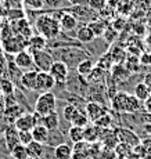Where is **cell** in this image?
Wrapping results in <instances>:
<instances>
[{"instance_id": "cell-1", "label": "cell", "mask_w": 151, "mask_h": 159, "mask_svg": "<svg viewBox=\"0 0 151 159\" xmlns=\"http://www.w3.org/2000/svg\"><path fill=\"white\" fill-rule=\"evenodd\" d=\"M35 26H36V30L39 32V35L45 36L47 40H55V38H58L61 33L58 18L51 17V15H47V14L38 17Z\"/></svg>"}, {"instance_id": "cell-2", "label": "cell", "mask_w": 151, "mask_h": 159, "mask_svg": "<svg viewBox=\"0 0 151 159\" xmlns=\"http://www.w3.org/2000/svg\"><path fill=\"white\" fill-rule=\"evenodd\" d=\"M140 102L133 94H129L126 91L122 93H116L115 96L111 98L112 108L118 112H128V114H133L140 109Z\"/></svg>"}, {"instance_id": "cell-3", "label": "cell", "mask_w": 151, "mask_h": 159, "mask_svg": "<svg viewBox=\"0 0 151 159\" xmlns=\"http://www.w3.org/2000/svg\"><path fill=\"white\" fill-rule=\"evenodd\" d=\"M55 109H57V98H55V94L51 93V91L40 93V96L36 98V102H35V114L42 118V116H45V115L55 112Z\"/></svg>"}, {"instance_id": "cell-4", "label": "cell", "mask_w": 151, "mask_h": 159, "mask_svg": "<svg viewBox=\"0 0 151 159\" xmlns=\"http://www.w3.org/2000/svg\"><path fill=\"white\" fill-rule=\"evenodd\" d=\"M58 51V61H63L67 65H78L81 61L87 58V54L82 50V48H75V47H68V48H61Z\"/></svg>"}, {"instance_id": "cell-5", "label": "cell", "mask_w": 151, "mask_h": 159, "mask_svg": "<svg viewBox=\"0 0 151 159\" xmlns=\"http://www.w3.org/2000/svg\"><path fill=\"white\" fill-rule=\"evenodd\" d=\"M51 76L54 78L55 80V84H64L68 79V75H69V66L67 64H64L63 61H58L55 60L51 65L50 71H49Z\"/></svg>"}, {"instance_id": "cell-6", "label": "cell", "mask_w": 151, "mask_h": 159, "mask_svg": "<svg viewBox=\"0 0 151 159\" xmlns=\"http://www.w3.org/2000/svg\"><path fill=\"white\" fill-rule=\"evenodd\" d=\"M54 57L51 53L49 51H39V53L33 54V65L36 66V71H42V72H49L54 62Z\"/></svg>"}, {"instance_id": "cell-7", "label": "cell", "mask_w": 151, "mask_h": 159, "mask_svg": "<svg viewBox=\"0 0 151 159\" xmlns=\"http://www.w3.org/2000/svg\"><path fill=\"white\" fill-rule=\"evenodd\" d=\"M55 87V80L54 78L49 72H42L38 71V76H36V87L35 90L39 93H47L51 91Z\"/></svg>"}, {"instance_id": "cell-8", "label": "cell", "mask_w": 151, "mask_h": 159, "mask_svg": "<svg viewBox=\"0 0 151 159\" xmlns=\"http://www.w3.org/2000/svg\"><path fill=\"white\" fill-rule=\"evenodd\" d=\"M26 44H28V40H25V39L20 35L10 36L8 39L3 40V48H4V51H7V53H10V54L20 53L21 50L26 48Z\"/></svg>"}, {"instance_id": "cell-9", "label": "cell", "mask_w": 151, "mask_h": 159, "mask_svg": "<svg viewBox=\"0 0 151 159\" xmlns=\"http://www.w3.org/2000/svg\"><path fill=\"white\" fill-rule=\"evenodd\" d=\"M36 125H38V115L29 114V112H24L14 122V127L18 131H31Z\"/></svg>"}, {"instance_id": "cell-10", "label": "cell", "mask_w": 151, "mask_h": 159, "mask_svg": "<svg viewBox=\"0 0 151 159\" xmlns=\"http://www.w3.org/2000/svg\"><path fill=\"white\" fill-rule=\"evenodd\" d=\"M14 64L20 71H31V69L35 66L33 65V56L26 50V48H24V50H21L20 53L15 54Z\"/></svg>"}, {"instance_id": "cell-11", "label": "cell", "mask_w": 151, "mask_h": 159, "mask_svg": "<svg viewBox=\"0 0 151 159\" xmlns=\"http://www.w3.org/2000/svg\"><path fill=\"white\" fill-rule=\"evenodd\" d=\"M46 47H47V39L42 35H32L26 44V50L29 51L32 56L39 53V51H45Z\"/></svg>"}, {"instance_id": "cell-12", "label": "cell", "mask_w": 151, "mask_h": 159, "mask_svg": "<svg viewBox=\"0 0 151 159\" xmlns=\"http://www.w3.org/2000/svg\"><path fill=\"white\" fill-rule=\"evenodd\" d=\"M107 114H108V109L98 102L92 101V102H87V105H86V115H87L89 120L92 122H96L98 118H101V116Z\"/></svg>"}, {"instance_id": "cell-13", "label": "cell", "mask_w": 151, "mask_h": 159, "mask_svg": "<svg viewBox=\"0 0 151 159\" xmlns=\"http://www.w3.org/2000/svg\"><path fill=\"white\" fill-rule=\"evenodd\" d=\"M118 140L125 145H130V147H136L140 144V139L133 133L132 130L128 129H118L115 131Z\"/></svg>"}, {"instance_id": "cell-14", "label": "cell", "mask_w": 151, "mask_h": 159, "mask_svg": "<svg viewBox=\"0 0 151 159\" xmlns=\"http://www.w3.org/2000/svg\"><path fill=\"white\" fill-rule=\"evenodd\" d=\"M4 143H6V147H7L8 152L17 147L20 144V131L14 127V125L11 126H7L4 130Z\"/></svg>"}, {"instance_id": "cell-15", "label": "cell", "mask_w": 151, "mask_h": 159, "mask_svg": "<svg viewBox=\"0 0 151 159\" xmlns=\"http://www.w3.org/2000/svg\"><path fill=\"white\" fill-rule=\"evenodd\" d=\"M58 22H60V28L63 32H71L78 26V20L71 13H63L61 17L58 18Z\"/></svg>"}, {"instance_id": "cell-16", "label": "cell", "mask_w": 151, "mask_h": 159, "mask_svg": "<svg viewBox=\"0 0 151 159\" xmlns=\"http://www.w3.org/2000/svg\"><path fill=\"white\" fill-rule=\"evenodd\" d=\"M36 76H38V71H36V69L25 71L20 78L21 86H22L24 89H26V90H35V87H36Z\"/></svg>"}, {"instance_id": "cell-17", "label": "cell", "mask_w": 151, "mask_h": 159, "mask_svg": "<svg viewBox=\"0 0 151 159\" xmlns=\"http://www.w3.org/2000/svg\"><path fill=\"white\" fill-rule=\"evenodd\" d=\"M100 133L101 130L98 129L94 125H87V126L83 127V140L89 144H93V143H97L100 140Z\"/></svg>"}, {"instance_id": "cell-18", "label": "cell", "mask_w": 151, "mask_h": 159, "mask_svg": "<svg viewBox=\"0 0 151 159\" xmlns=\"http://www.w3.org/2000/svg\"><path fill=\"white\" fill-rule=\"evenodd\" d=\"M40 125H43V126H45L49 131L57 130L58 126H60V119H58L57 111L51 112V114H49V115L42 116V118H40Z\"/></svg>"}, {"instance_id": "cell-19", "label": "cell", "mask_w": 151, "mask_h": 159, "mask_svg": "<svg viewBox=\"0 0 151 159\" xmlns=\"http://www.w3.org/2000/svg\"><path fill=\"white\" fill-rule=\"evenodd\" d=\"M24 114V109L21 108L20 104H13V105H8L4 108V118L6 120L11 122V125H14V122Z\"/></svg>"}, {"instance_id": "cell-20", "label": "cell", "mask_w": 151, "mask_h": 159, "mask_svg": "<svg viewBox=\"0 0 151 159\" xmlns=\"http://www.w3.org/2000/svg\"><path fill=\"white\" fill-rule=\"evenodd\" d=\"M31 133H32V139L33 141H38V143H42V144H45V143L49 141V136H50V131L46 129L43 125L38 123L35 127H33L32 130H31Z\"/></svg>"}, {"instance_id": "cell-21", "label": "cell", "mask_w": 151, "mask_h": 159, "mask_svg": "<svg viewBox=\"0 0 151 159\" xmlns=\"http://www.w3.org/2000/svg\"><path fill=\"white\" fill-rule=\"evenodd\" d=\"M76 39L81 43H92L96 39V36H94V33L92 32V29L86 24V25H82L76 29Z\"/></svg>"}, {"instance_id": "cell-22", "label": "cell", "mask_w": 151, "mask_h": 159, "mask_svg": "<svg viewBox=\"0 0 151 159\" xmlns=\"http://www.w3.org/2000/svg\"><path fill=\"white\" fill-rule=\"evenodd\" d=\"M72 154H73V149L72 147L67 143H61L58 144L57 147L54 148V159H71L72 158Z\"/></svg>"}, {"instance_id": "cell-23", "label": "cell", "mask_w": 151, "mask_h": 159, "mask_svg": "<svg viewBox=\"0 0 151 159\" xmlns=\"http://www.w3.org/2000/svg\"><path fill=\"white\" fill-rule=\"evenodd\" d=\"M28 149V155L32 159H40L43 155H45V144L38 141H32L26 145Z\"/></svg>"}, {"instance_id": "cell-24", "label": "cell", "mask_w": 151, "mask_h": 159, "mask_svg": "<svg viewBox=\"0 0 151 159\" xmlns=\"http://www.w3.org/2000/svg\"><path fill=\"white\" fill-rule=\"evenodd\" d=\"M94 66H96V62L87 57L76 65V72H78L79 76H89V73L93 71Z\"/></svg>"}, {"instance_id": "cell-25", "label": "cell", "mask_w": 151, "mask_h": 159, "mask_svg": "<svg viewBox=\"0 0 151 159\" xmlns=\"http://www.w3.org/2000/svg\"><path fill=\"white\" fill-rule=\"evenodd\" d=\"M87 26L92 29V32L94 33L96 38H100V36L104 35V32H106L108 25H107V22L103 20H94V21H92V22H89Z\"/></svg>"}, {"instance_id": "cell-26", "label": "cell", "mask_w": 151, "mask_h": 159, "mask_svg": "<svg viewBox=\"0 0 151 159\" xmlns=\"http://www.w3.org/2000/svg\"><path fill=\"white\" fill-rule=\"evenodd\" d=\"M151 91L150 89L146 86V84L143 83V82H140V83H137L136 86H134V90H133V96L136 97V98L139 100V101H146L147 98L150 97Z\"/></svg>"}, {"instance_id": "cell-27", "label": "cell", "mask_w": 151, "mask_h": 159, "mask_svg": "<svg viewBox=\"0 0 151 159\" xmlns=\"http://www.w3.org/2000/svg\"><path fill=\"white\" fill-rule=\"evenodd\" d=\"M72 126H78V127H85V126H87L89 125V118H87V115L85 114V112H82V111H76L75 112V115L72 116V119H71V122H69Z\"/></svg>"}, {"instance_id": "cell-28", "label": "cell", "mask_w": 151, "mask_h": 159, "mask_svg": "<svg viewBox=\"0 0 151 159\" xmlns=\"http://www.w3.org/2000/svg\"><path fill=\"white\" fill-rule=\"evenodd\" d=\"M10 155L13 159H29L26 147L22 145V144H18L17 147H14V148L10 151Z\"/></svg>"}, {"instance_id": "cell-29", "label": "cell", "mask_w": 151, "mask_h": 159, "mask_svg": "<svg viewBox=\"0 0 151 159\" xmlns=\"http://www.w3.org/2000/svg\"><path fill=\"white\" fill-rule=\"evenodd\" d=\"M106 72L104 69L98 68V66H94L93 71L89 73L87 76V82H90V83H100V80H103L104 76H106Z\"/></svg>"}, {"instance_id": "cell-30", "label": "cell", "mask_w": 151, "mask_h": 159, "mask_svg": "<svg viewBox=\"0 0 151 159\" xmlns=\"http://www.w3.org/2000/svg\"><path fill=\"white\" fill-rule=\"evenodd\" d=\"M68 137L73 144L79 143V141H85V140H83V127L71 126V129L68 130Z\"/></svg>"}, {"instance_id": "cell-31", "label": "cell", "mask_w": 151, "mask_h": 159, "mask_svg": "<svg viewBox=\"0 0 151 159\" xmlns=\"http://www.w3.org/2000/svg\"><path fill=\"white\" fill-rule=\"evenodd\" d=\"M112 64H114V60H112V57H111V54H110V51H108V53L103 54V56L98 58V62H97L96 66H98V68H101V69H104V71H108L111 66H112Z\"/></svg>"}, {"instance_id": "cell-32", "label": "cell", "mask_w": 151, "mask_h": 159, "mask_svg": "<svg viewBox=\"0 0 151 159\" xmlns=\"http://www.w3.org/2000/svg\"><path fill=\"white\" fill-rule=\"evenodd\" d=\"M0 93L4 94V96H11L14 91V83L11 80H7V79H0Z\"/></svg>"}, {"instance_id": "cell-33", "label": "cell", "mask_w": 151, "mask_h": 159, "mask_svg": "<svg viewBox=\"0 0 151 159\" xmlns=\"http://www.w3.org/2000/svg\"><path fill=\"white\" fill-rule=\"evenodd\" d=\"M111 123H112V118L107 114L104 116H101V118H98L96 122H93L94 126H97L98 129H108L111 126Z\"/></svg>"}, {"instance_id": "cell-34", "label": "cell", "mask_w": 151, "mask_h": 159, "mask_svg": "<svg viewBox=\"0 0 151 159\" xmlns=\"http://www.w3.org/2000/svg\"><path fill=\"white\" fill-rule=\"evenodd\" d=\"M103 38L106 39L107 43H114V42H115V39L118 38V30L114 29L112 26H107V29H106V32H104Z\"/></svg>"}, {"instance_id": "cell-35", "label": "cell", "mask_w": 151, "mask_h": 159, "mask_svg": "<svg viewBox=\"0 0 151 159\" xmlns=\"http://www.w3.org/2000/svg\"><path fill=\"white\" fill-rule=\"evenodd\" d=\"M87 4L92 10L103 11L107 7V0H87Z\"/></svg>"}, {"instance_id": "cell-36", "label": "cell", "mask_w": 151, "mask_h": 159, "mask_svg": "<svg viewBox=\"0 0 151 159\" xmlns=\"http://www.w3.org/2000/svg\"><path fill=\"white\" fill-rule=\"evenodd\" d=\"M76 111H78V108H76L73 104H67V105L64 107V109H63L64 119H65V120H68V122H71V119H72V116L75 115Z\"/></svg>"}, {"instance_id": "cell-37", "label": "cell", "mask_w": 151, "mask_h": 159, "mask_svg": "<svg viewBox=\"0 0 151 159\" xmlns=\"http://www.w3.org/2000/svg\"><path fill=\"white\" fill-rule=\"evenodd\" d=\"M24 6L28 8H32V10H40L45 7L43 0H24Z\"/></svg>"}, {"instance_id": "cell-38", "label": "cell", "mask_w": 151, "mask_h": 159, "mask_svg": "<svg viewBox=\"0 0 151 159\" xmlns=\"http://www.w3.org/2000/svg\"><path fill=\"white\" fill-rule=\"evenodd\" d=\"M32 141H33V139H32V133L31 131H20V144L26 147Z\"/></svg>"}, {"instance_id": "cell-39", "label": "cell", "mask_w": 151, "mask_h": 159, "mask_svg": "<svg viewBox=\"0 0 151 159\" xmlns=\"http://www.w3.org/2000/svg\"><path fill=\"white\" fill-rule=\"evenodd\" d=\"M61 3H63V0H43V4L47 6V7H50V8L60 7Z\"/></svg>"}, {"instance_id": "cell-40", "label": "cell", "mask_w": 151, "mask_h": 159, "mask_svg": "<svg viewBox=\"0 0 151 159\" xmlns=\"http://www.w3.org/2000/svg\"><path fill=\"white\" fill-rule=\"evenodd\" d=\"M6 4L11 8H20L24 4V0H6Z\"/></svg>"}, {"instance_id": "cell-41", "label": "cell", "mask_w": 151, "mask_h": 159, "mask_svg": "<svg viewBox=\"0 0 151 159\" xmlns=\"http://www.w3.org/2000/svg\"><path fill=\"white\" fill-rule=\"evenodd\" d=\"M71 159H92L89 152H73Z\"/></svg>"}, {"instance_id": "cell-42", "label": "cell", "mask_w": 151, "mask_h": 159, "mask_svg": "<svg viewBox=\"0 0 151 159\" xmlns=\"http://www.w3.org/2000/svg\"><path fill=\"white\" fill-rule=\"evenodd\" d=\"M143 83L146 84V86L150 89V91H151V73H147V75L144 76V82H143Z\"/></svg>"}, {"instance_id": "cell-43", "label": "cell", "mask_w": 151, "mask_h": 159, "mask_svg": "<svg viewBox=\"0 0 151 159\" xmlns=\"http://www.w3.org/2000/svg\"><path fill=\"white\" fill-rule=\"evenodd\" d=\"M144 105H146V109H147V111L151 112V94H150L149 98H147L146 101H144Z\"/></svg>"}, {"instance_id": "cell-44", "label": "cell", "mask_w": 151, "mask_h": 159, "mask_svg": "<svg viewBox=\"0 0 151 159\" xmlns=\"http://www.w3.org/2000/svg\"><path fill=\"white\" fill-rule=\"evenodd\" d=\"M0 97H2V93H0Z\"/></svg>"}]
</instances>
